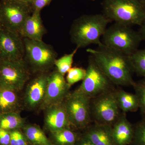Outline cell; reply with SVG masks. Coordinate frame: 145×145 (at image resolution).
Instances as JSON below:
<instances>
[{"label":"cell","instance_id":"11","mask_svg":"<svg viewBox=\"0 0 145 145\" xmlns=\"http://www.w3.org/2000/svg\"><path fill=\"white\" fill-rule=\"evenodd\" d=\"M19 34L0 26V61L24 59L23 40Z\"/></svg>","mask_w":145,"mask_h":145},{"label":"cell","instance_id":"30","mask_svg":"<svg viewBox=\"0 0 145 145\" xmlns=\"http://www.w3.org/2000/svg\"><path fill=\"white\" fill-rule=\"evenodd\" d=\"M52 0H33L31 4L33 10L40 11L44 7L49 4Z\"/></svg>","mask_w":145,"mask_h":145},{"label":"cell","instance_id":"29","mask_svg":"<svg viewBox=\"0 0 145 145\" xmlns=\"http://www.w3.org/2000/svg\"><path fill=\"white\" fill-rule=\"evenodd\" d=\"M0 145H10V131L0 129Z\"/></svg>","mask_w":145,"mask_h":145},{"label":"cell","instance_id":"24","mask_svg":"<svg viewBox=\"0 0 145 145\" xmlns=\"http://www.w3.org/2000/svg\"><path fill=\"white\" fill-rule=\"evenodd\" d=\"M78 49V48H76L71 53L65 54L63 57L55 60L54 65L56 67L57 71L62 75L65 76L72 68L73 57Z\"/></svg>","mask_w":145,"mask_h":145},{"label":"cell","instance_id":"34","mask_svg":"<svg viewBox=\"0 0 145 145\" xmlns=\"http://www.w3.org/2000/svg\"><path fill=\"white\" fill-rule=\"evenodd\" d=\"M145 8V0H139Z\"/></svg>","mask_w":145,"mask_h":145},{"label":"cell","instance_id":"12","mask_svg":"<svg viewBox=\"0 0 145 145\" xmlns=\"http://www.w3.org/2000/svg\"><path fill=\"white\" fill-rule=\"evenodd\" d=\"M64 76L57 70L48 74L45 96L40 109L62 103L70 93L71 86Z\"/></svg>","mask_w":145,"mask_h":145},{"label":"cell","instance_id":"19","mask_svg":"<svg viewBox=\"0 0 145 145\" xmlns=\"http://www.w3.org/2000/svg\"><path fill=\"white\" fill-rule=\"evenodd\" d=\"M115 99L121 112L126 113L135 112L139 108V102L136 94L127 92L123 89L114 90Z\"/></svg>","mask_w":145,"mask_h":145},{"label":"cell","instance_id":"14","mask_svg":"<svg viewBox=\"0 0 145 145\" xmlns=\"http://www.w3.org/2000/svg\"><path fill=\"white\" fill-rule=\"evenodd\" d=\"M44 111V127L49 133L71 127L64 102L48 107Z\"/></svg>","mask_w":145,"mask_h":145},{"label":"cell","instance_id":"8","mask_svg":"<svg viewBox=\"0 0 145 145\" xmlns=\"http://www.w3.org/2000/svg\"><path fill=\"white\" fill-rule=\"evenodd\" d=\"M32 9L31 5L20 0H1L0 26L18 33Z\"/></svg>","mask_w":145,"mask_h":145},{"label":"cell","instance_id":"28","mask_svg":"<svg viewBox=\"0 0 145 145\" xmlns=\"http://www.w3.org/2000/svg\"><path fill=\"white\" fill-rule=\"evenodd\" d=\"M10 145H29L22 129L11 131Z\"/></svg>","mask_w":145,"mask_h":145},{"label":"cell","instance_id":"16","mask_svg":"<svg viewBox=\"0 0 145 145\" xmlns=\"http://www.w3.org/2000/svg\"><path fill=\"white\" fill-rule=\"evenodd\" d=\"M111 127L112 136L116 145L131 144L134 135V126L127 119L126 113L122 112Z\"/></svg>","mask_w":145,"mask_h":145},{"label":"cell","instance_id":"23","mask_svg":"<svg viewBox=\"0 0 145 145\" xmlns=\"http://www.w3.org/2000/svg\"><path fill=\"white\" fill-rule=\"evenodd\" d=\"M129 57L134 72L145 78V48L137 50Z\"/></svg>","mask_w":145,"mask_h":145},{"label":"cell","instance_id":"25","mask_svg":"<svg viewBox=\"0 0 145 145\" xmlns=\"http://www.w3.org/2000/svg\"><path fill=\"white\" fill-rule=\"evenodd\" d=\"M133 87L138 99L141 114L143 118H145V78L135 82Z\"/></svg>","mask_w":145,"mask_h":145},{"label":"cell","instance_id":"9","mask_svg":"<svg viewBox=\"0 0 145 145\" xmlns=\"http://www.w3.org/2000/svg\"><path fill=\"white\" fill-rule=\"evenodd\" d=\"M30 77L24 60L0 61V87L20 92Z\"/></svg>","mask_w":145,"mask_h":145},{"label":"cell","instance_id":"31","mask_svg":"<svg viewBox=\"0 0 145 145\" xmlns=\"http://www.w3.org/2000/svg\"><path fill=\"white\" fill-rule=\"evenodd\" d=\"M75 145H95L84 134L79 135Z\"/></svg>","mask_w":145,"mask_h":145},{"label":"cell","instance_id":"35","mask_svg":"<svg viewBox=\"0 0 145 145\" xmlns=\"http://www.w3.org/2000/svg\"><path fill=\"white\" fill-rule=\"evenodd\" d=\"M29 145H31V144H29Z\"/></svg>","mask_w":145,"mask_h":145},{"label":"cell","instance_id":"13","mask_svg":"<svg viewBox=\"0 0 145 145\" xmlns=\"http://www.w3.org/2000/svg\"><path fill=\"white\" fill-rule=\"evenodd\" d=\"M48 75L47 72L39 73L27 83L22 100L23 106L27 109L40 108L45 96Z\"/></svg>","mask_w":145,"mask_h":145},{"label":"cell","instance_id":"27","mask_svg":"<svg viewBox=\"0 0 145 145\" xmlns=\"http://www.w3.org/2000/svg\"><path fill=\"white\" fill-rule=\"evenodd\" d=\"M86 74V69L82 67L71 68L67 72V82L71 87L75 83L82 81Z\"/></svg>","mask_w":145,"mask_h":145},{"label":"cell","instance_id":"33","mask_svg":"<svg viewBox=\"0 0 145 145\" xmlns=\"http://www.w3.org/2000/svg\"><path fill=\"white\" fill-rule=\"evenodd\" d=\"M20 1H23L24 2L27 3L31 5V3L33 2V0H20Z\"/></svg>","mask_w":145,"mask_h":145},{"label":"cell","instance_id":"7","mask_svg":"<svg viewBox=\"0 0 145 145\" xmlns=\"http://www.w3.org/2000/svg\"><path fill=\"white\" fill-rule=\"evenodd\" d=\"M114 90L91 99V115L94 123L112 126L120 117L122 112L115 99Z\"/></svg>","mask_w":145,"mask_h":145},{"label":"cell","instance_id":"20","mask_svg":"<svg viewBox=\"0 0 145 145\" xmlns=\"http://www.w3.org/2000/svg\"><path fill=\"white\" fill-rule=\"evenodd\" d=\"M29 144L53 145L39 126L26 124L22 129Z\"/></svg>","mask_w":145,"mask_h":145},{"label":"cell","instance_id":"21","mask_svg":"<svg viewBox=\"0 0 145 145\" xmlns=\"http://www.w3.org/2000/svg\"><path fill=\"white\" fill-rule=\"evenodd\" d=\"M50 133L49 139L53 145H75L80 135L71 127Z\"/></svg>","mask_w":145,"mask_h":145},{"label":"cell","instance_id":"3","mask_svg":"<svg viewBox=\"0 0 145 145\" xmlns=\"http://www.w3.org/2000/svg\"><path fill=\"white\" fill-rule=\"evenodd\" d=\"M104 15L115 23L128 26L142 24L145 8L139 0H104Z\"/></svg>","mask_w":145,"mask_h":145},{"label":"cell","instance_id":"36","mask_svg":"<svg viewBox=\"0 0 145 145\" xmlns=\"http://www.w3.org/2000/svg\"><path fill=\"white\" fill-rule=\"evenodd\" d=\"M92 1H95V0H92Z\"/></svg>","mask_w":145,"mask_h":145},{"label":"cell","instance_id":"6","mask_svg":"<svg viewBox=\"0 0 145 145\" xmlns=\"http://www.w3.org/2000/svg\"><path fill=\"white\" fill-rule=\"evenodd\" d=\"M91 99L78 89L70 92L64 101L71 128L86 129L92 121Z\"/></svg>","mask_w":145,"mask_h":145},{"label":"cell","instance_id":"2","mask_svg":"<svg viewBox=\"0 0 145 145\" xmlns=\"http://www.w3.org/2000/svg\"><path fill=\"white\" fill-rule=\"evenodd\" d=\"M111 22L104 14L84 15L75 20L71 28V41L78 49L102 44L101 39Z\"/></svg>","mask_w":145,"mask_h":145},{"label":"cell","instance_id":"4","mask_svg":"<svg viewBox=\"0 0 145 145\" xmlns=\"http://www.w3.org/2000/svg\"><path fill=\"white\" fill-rule=\"evenodd\" d=\"M25 61L35 73L47 72L54 66L57 53L51 46L42 40L24 38Z\"/></svg>","mask_w":145,"mask_h":145},{"label":"cell","instance_id":"32","mask_svg":"<svg viewBox=\"0 0 145 145\" xmlns=\"http://www.w3.org/2000/svg\"><path fill=\"white\" fill-rule=\"evenodd\" d=\"M140 26V29L138 32L140 34L142 40H145V19Z\"/></svg>","mask_w":145,"mask_h":145},{"label":"cell","instance_id":"22","mask_svg":"<svg viewBox=\"0 0 145 145\" xmlns=\"http://www.w3.org/2000/svg\"><path fill=\"white\" fill-rule=\"evenodd\" d=\"M26 124L25 119L21 116L20 113L11 112L0 114V129L8 131L22 129Z\"/></svg>","mask_w":145,"mask_h":145},{"label":"cell","instance_id":"18","mask_svg":"<svg viewBox=\"0 0 145 145\" xmlns=\"http://www.w3.org/2000/svg\"><path fill=\"white\" fill-rule=\"evenodd\" d=\"M20 93L0 87V114L11 112L20 113L23 106Z\"/></svg>","mask_w":145,"mask_h":145},{"label":"cell","instance_id":"26","mask_svg":"<svg viewBox=\"0 0 145 145\" xmlns=\"http://www.w3.org/2000/svg\"><path fill=\"white\" fill-rule=\"evenodd\" d=\"M131 145H145V118L134 126V135Z\"/></svg>","mask_w":145,"mask_h":145},{"label":"cell","instance_id":"5","mask_svg":"<svg viewBox=\"0 0 145 145\" xmlns=\"http://www.w3.org/2000/svg\"><path fill=\"white\" fill-rule=\"evenodd\" d=\"M102 39L105 45L128 56L138 50L142 40L139 32L130 26L117 23L106 28Z\"/></svg>","mask_w":145,"mask_h":145},{"label":"cell","instance_id":"17","mask_svg":"<svg viewBox=\"0 0 145 145\" xmlns=\"http://www.w3.org/2000/svg\"><path fill=\"white\" fill-rule=\"evenodd\" d=\"M85 129L83 134L95 145H117L112 136L111 126L94 123Z\"/></svg>","mask_w":145,"mask_h":145},{"label":"cell","instance_id":"15","mask_svg":"<svg viewBox=\"0 0 145 145\" xmlns=\"http://www.w3.org/2000/svg\"><path fill=\"white\" fill-rule=\"evenodd\" d=\"M45 32L40 11L34 10L25 21L18 34L22 38L40 41Z\"/></svg>","mask_w":145,"mask_h":145},{"label":"cell","instance_id":"1","mask_svg":"<svg viewBox=\"0 0 145 145\" xmlns=\"http://www.w3.org/2000/svg\"><path fill=\"white\" fill-rule=\"evenodd\" d=\"M97 65L114 85L133 86L134 72L129 56L110 48L103 44L96 49L86 50Z\"/></svg>","mask_w":145,"mask_h":145},{"label":"cell","instance_id":"10","mask_svg":"<svg viewBox=\"0 0 145 145\" xmlns=\"http://www.w3.org/2000/svg\"><path fill=\"white\" fill-rule=\"evenodd\" d=\"M114 85L90 55L85 76L77 89L91 99L106 91L113 90Z\"/></svg>","mask_w":145,"mask_h":145}]
</instances>
